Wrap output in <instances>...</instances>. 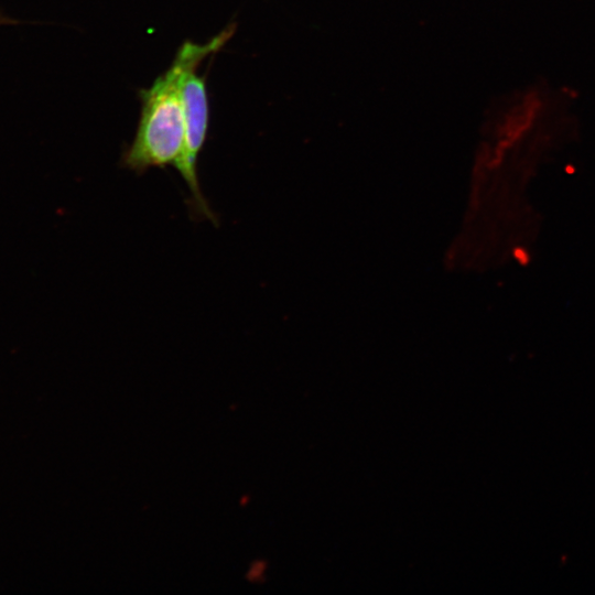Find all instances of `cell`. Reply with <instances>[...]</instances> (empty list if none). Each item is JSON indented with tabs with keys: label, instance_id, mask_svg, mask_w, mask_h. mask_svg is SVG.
<instances>
[{
	"label": "cell",
	"instance_id": "6da1fadb",
	"mask_svg": "<svg viewBox=\"0 0 595 595\" xmlns=\"http://www.w3.org/2000/svg\"><path fill=\"white\" fill-rule=\"evenodd\" d=\"M230 23L205 43L186 40L177 48L171 65L152 85L139 90L141 112L134 138L120 163L141 174L151 167L177 164L184 143L183 83L208 56L218 53L232 37Z\"/></svg>",
	"mask_w": 595,
	"mask_h": 595
},
{
	"label": "cell",
	"instance_id": "7a4b0ae2",
	"mask_svg": "<svg viewBox=\"0 0 595 595\" xmlns=\"http://www.w3.org/2000/svg\"><path fill=\"white\" fill-rule=\"evenodd\" d=\"M207 74L191 71L184 79L182 96L184 107V143L176 164L192 194V208L198 216L216 223V216L206 202L199 185L197 163L204 148L209 126Z\"/></svg>",
	"mask_w": 595,
	"mask_h": 595
}]
</instances>
